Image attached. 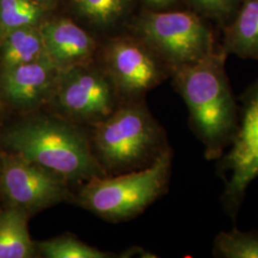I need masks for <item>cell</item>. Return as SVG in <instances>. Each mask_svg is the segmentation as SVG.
Masks as SVG:
<instances>
[{
    "instance_id": "cell-12",
    "label": "cell",
    "mask_w": 258,
    "mask_h": 258,
    "mask_svg": "<svg viewBox=\"0 0 258 258\" xmlns=\"http://www.w3.org/2000/svg\"><path fill=\"white\" fill-rule=\"evenodd\" d=\"M226 25L222 49L227 55L258 59V0H242Z\"/></svg>"
},
{
    "instance_id": "cell-18",
    "label": "cell",
    "mask_w": 258,
    "mask_h": 258,
    "mask_svg": "<svg viewBox=\"0 0 258 258\" xmlns=\"http://www.w3.org/2000/svg\"><path fill=\"white\" fill-rule=\"evenodd\" d=\"M130 0H75L78 10L94 22L109 24L121 17Z\"/></svg>"
},
{
    "instance_id": "cell-11",
    "label": "cell",
    "mask_w": 258,
    "mask_h": 258,
    "mask_svg": "<svg viewBox=\"0 0 258 258\" xmlns=\"http://www.w3.org/2000/svg\"><path fill=\"white\" fill-rule=\"evenodd\" d=\"M49 59L61 71L82 65L95 49V42L83 29L69 19H56L39 28Z\"/></svg>"
},
{
    "instance_id": "cell-10",
    "label": "cell",
    "mask_w": 258,
    "mask_h": 258,
    "mask_svg": "<svg viewBox=\"0 0 258 258\" xmlns=\"http://www.w3.org/2000/svg\"><path fill=\"white\" fill-rule=\"evenodd\" d=\"M60 70L49 57L3 70L2 88L10 102L33 107L54 92Z\"/></svg>"
},
{
    "instance_id": "cell-9",
    "label": "cell",
    "mask_w": 258,
    "mask_h": 258,
    "mask_svg": "<svg viewBox=\"0 0 258 258\" xmlns=\"http://www.w3.org/2000/svg\"><path fill=\"white\" fill-rule=\"evenodd\" d=\"M107 58L120 90L133 98H140L157 86L168 67L143 40L122 39L113 43Z\"/></svg>"
},
{
    "instance_id": "cell-17",
    "label": "cell",
    "mask_w": 258,
    "mask_h": 258,
    "mask_svg": "<svg viewBox=\"0 0 258 258\" xmlns=\"http://www.w3.org/2000/svg\"><path fill=\"white\" fill-rule=\"evenodd\" d=\"M43 256L48 258H105L107 253L95 249L71 236H61L39 244Z\"/></svg>"
},
{
    "instance_id": "cell-4",
    "label": "cell",
    "mask_w": 258,
    "mask_h": 258,
    "mask_svg": "<svg viewBox=\"0 0 258 258\" xmlns=\"http://www.w3.org/2000/svg\"><path fill=\"white\" fill-rule=\"evenodd\" d=\"M172 153L165 150L149 166L137 171L104 179H90L81 192L85 208L109 219H127L144 212L165 194L171 169Z\"/></svg>"
},
{
    "instance_id": "cell-7",
    "label": "cell",
    "mask_w": 258,
    "mask_h": 258,
    "mask_svg": "<svg viewBox=\"0 0 258 258\" xmlns=\"http://www.w3.org/2000/svg\"><path fill=\"white\" fill-rule=\"evenodd\" d=\"M1 185L10 203L24 212H37L64 199L65 181L18 154L2 160Z\"/></svg>"
},
{
    "instance_id": "cell-1",
    "label": "cell",
    "mask_w": 258,
    "mask_h": 258,
    "mask_svg": "<svg viewBox=\"0 0 258 258\" xmlns=\"http://www.w3.org/2000/svg\"><path fill=\"white\" fill-rule=\"evenodd\" d=\"M227 57L220 45L201 60L172 71L188 109L189 126L203 144L208 161L223 156L239 126V102L226 73Z\"/></svg>"
},
{
    "instance_id": "cell-2",
    "label": "cell",
    "mask_w": 258,
    "mask_h": 258,
    "mask_svg": "<svg viewBox=\"0 0 258 258\" xmlns=\"http://www.w3.org/2000/svg\"><path fill=\"white\" fill-rule=\"evenodd\" d=\"M4 141L15 154L63 181L101 177V168L87 141L63 120L39 117L7 131Z\"/></svg>"
},
{
    "instance_id": "cell-20",
    "label": "cell",
    "mask_w": 258,
    "mask_h": 258,
    "mask_svg": "<svg viewBox=\"0 0 258 258\" xmlns=\"http://www.w3.org/2000/svg\"><path fill=\"white\" fill-rule=\"evenodd\" d=\"M144 1L154 10L165 9L175 2V0H144Z\"/></svg>"
},
{
    "instance_id": "cell-15",
    "label": "cell",
    "mask_w": 258,
    "mask_h": 258,
    "mask_svg": "<svg viewBox=\"0 0 258 258\" xmlns=\"http://www.w3.org/2000/svg\"><path fill=\"white\" fill-rule=\"evenodd\" d=\"M212 255L216 258H258V231H220L213 240Z\"/></svg>"
},
{
    "instance_id": "cell-6",
    "label": "cell",
    "mask_w": 258,
    "mask_h": 258,
    "mask_svg": "<svg viewBox=\"0 0 258 258\" xmlns=\"http://www.w3.org/2000/svg\"><path fill=\"white\" fill-rule=\"evenodd\" d=\"M239 126L230 150L217 160L216 173L225 180L222 208L236 222L250 183L258 178V78L238 97Z\"/></svg>"
},
{
    "instance_id": "cell-19",
    "label": "cell",
    "mask_w": 258,
    "mask_h": 258,
    "mask_svg": "<svg viewBox=\"0 0 258 258\" xmlns=\"http://www.w3.org/2000/svg\"><path fill=\"white\" fill-rule=\"evenodd\" d=\"M190 4L205 18L227 22L238 10L242 0H188Z\"/></svg>"
},
{
    "instance_id": "cell-21",
    "label": "cell",
    "mask_w": 258,
    "mask_h": 258,
    "mask_svg": "<svg viewBox=\"0 0 258 258\" xmlns=\"http://www.w3.org/2000/svg\"><path fill=\"white\" fill-rule=\"evenodd\" d=\"M37 2H39V3H41V4H44V3H47L49 0H36Z\"/></svg>"
},
{
    "instance_id": "cell-22",
    "label": "cell",
    "mask_w": 258,
    "mask_h": 258,
    "mask_svg": "<svg viewBox=\"0 0 258 258\" xmlns=\"http://www.w3.org/2000/svg\"><path fill=\"white\" fill-rule=\"evenodd\" d=\"M0 108H1V102H0Z\"/></svg>"
},
{
    "instance_id": "cell-16",
    "label": "cell",
    "mask_w": 258,
    "mask_h": 258,
    "mask_svg": "<svg viewBox=\"0 0 258 258\" xmlns=\"http://www.w3.org/2000/svg\"><path fill=\"white\" fill-rule=\"evenodd\" d=\"M42 17V4L36 0H0V37L11 31L35 26Z\"/></svg>"
},
{
    "instance_id": "cell-14",
    "label": "cell",
    "mask_w": 258,
    "mask_h": 258,
    "mask_svg": "<svg viewBox=\"0 0 258 258\" xmlns=\"http://www.w3.org/2000/svg\"><path fill=\"white\" fill-rule=\"evenodd\" d=\"M36 248L27 227L26 212L17 208L0 214V258L35 256Z\"/></svg>"
},
{
    "instance_id": "cell-5",
    "label": "cell",
    "mask_w": 258,
    "mask_h": 258,
    "mask_svg": "<svg viewBox=\"0 0 258 258\" xmlns=\"http://www.w3.org/2000/svg\"><path fill=\"white\" fill-rule=\"evenodd\" d=\"M138 31L171 71L194 64L217 47L211 27L190 11H149L140 19Z\"/></svg>"
},
{
    "instance_id": "cell-8",
    "label": "cell",
    "mask_w": 258,
    "mask_h": 258,
    "mask_svg": "<svg viewBox=\"0 0 258 258\" xmlns=\"http://www.w3.org/2000/svg\"><path fill=\"white\" fill-rule=\"evenodd\" d=\"M54 94L58 109L74 120L101 121L112 114L114 101L109 83L83 65L61 70Z\"/></svg>"
},
{
    "instance_id": "cell-3",
    "label": "cell",
    "mask_w": 258,
    "mask_h": 258,
    "mask_svg": "<svg viewBox=\"0 0 258 258\" xmlns=\"http://www.w3.org/2000/svg\"><path fill=\"white\" fill-rule=\"evenodd\" d=\"M95 147L111 168L141 169L167 149L165 132L142 102H134L99 121Z\"/></svg>"
},
{
    "instance_id": "cell-13",
    "label": "cell",
    "mask_w": 258,
    "mask_h": 258,
    "mask_svg": "<svg viewBox=\"0 0 258 258\" xmlns=\"http://www.w3.org/2000/svg\"><path fill=\"white\" fill-rule=\"evenodd\" d=\"M46 56L41 33L35 26L18 28L3 37L1 57L4 69L33 62Z\"/></svg>"
}]
</instances>
